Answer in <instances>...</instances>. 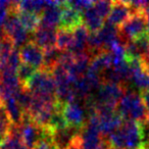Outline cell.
<instances>
[{
    "mask_svg": "<svg viewBox=\"0 0 149 149\" xmlns=\"http://www.w3.org/2000/svg\"><path fill=\"white\" fill-rule=\"evenodd\" d=\"M110 149H114V148H112V147H111V148H110Z\"/></svg>",
    "mask_w": 149,
    "mask_h": 149,
    "instance_id": "obj_30",
    "label": "cell"
},
{
    "mask_svg": "<svg viewBox=\"0 0 149 149\" xmlns=\"http://www.w3.org/2000/svg\"><path fill=\"white\" fill-rule=\"evenodd\" d=\"M126 90L127 87L122 84L102 81L97 91L92 96V99L96 105L116 108Z\"/></svg>",
    "mask_w": 149,
    "mask_h": 149,
    "instance_id": "obj_3",
    "label": "cell"
},
{
    "mask_svg": "<svg viewBox=\"0 0 149 149\" xmlns=\"http://www.w3.org/2000/svg\"><path fill=\"white\" fill-rule=\"evenodd\" d=\"M116 111L124 120H134L146 124L147 112L141 93L135 90H126L116 106Z\"/></svg>",
    "mask_w": 149,
    "mask_h": 149,
    "instance_id": "obj_2",
    "label": "cell"
},
{
    "mask_svg": "<svg viewBox=\"0 0 149 149\" xmlns=\"http://www.w3.org/2000/svg\"><path fill=\"white\" fill-rule=\"evenodd\" d=\"M15 10L27 11V13H36L41 15L44 9L47 7V1H34V0H24V1H15L13 2Z\"/></svg>",
    "mask_w": 149,
    "mask_h": 149,
    "instance_id": "obj_18",
    "label": "cell"
},
{
    "mask_svg": "<svg viewBox=\"0 0 149 149\" xmlns=\"http://www.w3.org/2000/svg\"><path fill=\"white\" fill-rule=\"evenodd\" d=\"M37 72V70L33 66L29 65L27 63L22 62L21 65L19 66V68L17 70V76L19 79V83L23 87H25L28 84V82L33 78L34 74Z\"/></svg>",
    "mask_w": 149,
    "mask_h": 149,
    "instance_id": "obj_22",
    "label": "cell"
},
{
    "mask_svg": "<svg viewBox=\"0 0 149 149\" xmlns=\"http://www.w3.org/2000/svg\"><path fill=\"white\" fill-rule=\"evenodd\" d=\"M139 149H141V148H139Z\"/></svg>",
    "mask_w": 149,
    "mask_h": 149,
    "instance_id": "obj_31",
    "label": "cell"
},
{
    "mask_svg": "<svg viewBox=\"0 0 149 149\" xmlns=\"http://www.w3.org/2000/svg\"><path fill=\"white\" fill-rule=\"evenodd\" d=\"M72 32L57 29L56 34V47L61 51H68L72 44Z\"/></svg>",
    "mask_w": 149,
    "mask_h": 149,
    "instance_id": "obj_21",
    "label": "cell"
},
{
    "mask_svg": "<svg viewBox=\"0 0 149 149\" xmlns=\"http://www.w3.org/2000/svg\"><path fill=\"white\" fill-rule=\"evenodd\" d=\"M19 51L22 62L33 66L37 70L43 68L44 51L32 40H30L23 47L19 48Z\"/></svg>",
    "mask_w": 149,
    "mask_h": 149,
    "instance_id": "obj_8",
    "label": "cell"
},
{
    "mask_svg": "<svg viewBox=\"0 0 149 149\" xmlns=\"http://www.w3.org/2000/svg\"><path fill=\"white\" fill-rule=\"evenodd\" d=\"M80 129L66 127L61 130L53 131L52 141L56 149H68L74 143L80 133Z\"/></svg>",
    "mask_w": 149,
    "mask_h": 149,
    "instance_id": "obj_13",
    "label": "cell"
},
{
    "mask_svg": "<svg viewBox=\"0 0 149 149\" xmlns=\"http://www.w3.org/2000/svg\"><path fill=\"white\" fill-rule=\"evenodd\" d=\"M56 34H57L56 29L40 26L33 33L31 40L41 49L46 50L56 46Z\"/></svg>",
    "mask_w": 149,
    "mask_h": 149,
    "instance_id": "obj_12",
    "label": "cell"
},
{
    "mask_svg": "<svg viewBox=\"0 0 149 149\" xmlns=\"http://www.w3.org/2000/svg\"><path fill=\"white\" fill-rule=\"evenodd\" d=\"M44 51V60H43V68L42 70L51 72L54 68L58 64L61 56L62 51L57 47H52L49 49L43 50Z\"/></svg>",
    "mask_w": 149,
    "mask_h": 149,
    "instance_id": "obj_20",
    "label": "cell"
},
{
    "mask_svg": "<svg viewBox=\"0 0 149 149\" xmlns=\"http://www.w3.org/2000/svg\"><path fill=\"white\" fill-rule=\"evenodd\" d=\"M62 2L60 1H47V7L41 13L40 26L55 29L59 26L61 15Z\"/></svg>",
    "mask_w": 149,
    "mask_h": 149,
    "instance_id": "obj_10",
    "label": "cell"
},
{
    "mask_svg": "<svg viewBox=\"0 0 149 149\" xmlns=\"http://www.w3.org/2000/svg\"><path fill=\"white\" fill-rule=\"evenodd\" d=\"M83 25L82 13L70 7L66 1H62L61 15L58 29L66 30V31H74L78 27Z\"/></svg>",
    "mask_w": 149,
    "mask_h": 149,
    "instance_id": "obj_9",
    "label": "cell"
},
{
    "mask_svg": "<svg viewBox=\"0 0 149 149\" xmlns=\"http://www.w3.org/2000/svg\"><path fill=\"white\" fill-rule=\"evenodd\" d=\"M82 19H83V23L85 24L84 26L87 28L90 33H97L104 25V19L96 11L94 4L93 6L82 13Z\"/></svg>",
    "mask_w": 149,
    "mask_h": 149,
    "instance_id": "obj_15",
    "label": "cell"
},
{
    "mask_svg": "<svg viewBox=\"0 0 149 149\" xmlns=\"http://www.w3.org/2000/svg\"><path fill=\"white\" fill-rule=\"evenodd\" d=\"M23 143L28 149H34L44 135V128L38 126L27 112H24L23 120L19 126Z\"/></svg>",
    "mask_w": 149,
    "mask_h": 149,
    "instance_id": "obj_6",
    "label": "cell"
},
{
    "mask_svg": "<svg viewBox=\"0 0 149 149\" xmlns=\"http://www.w3.org/2000/svg\"><path fill=\"white\" fill-rule=\"evenodd\" d=\"M96 35H97L101 45L103 46L104 50H107V48L120 38L118 28L107 23L102 26V28L96 33Z\"/></svg>",
    "mask_w": 149,
    "mask_h": 149,
    "instance_id": "obj_16",
    "label": "cell"
},
{
    "mask_svg": "<svg viewBox=\"0 0 149 149\" xmlns=\"http://www.w3.org/2000/svg\"><path fill=\"white\" fill-rule=\"evenodd\" d=\"M24 88L29 90L33 95L56 97V87L52 74L45 70H37Z\"/></svg>",
    "mask_w": 149,
    "mask_h": 149,
    "instance_id": "obj_5",
    "label": "cell"
},
{
    "mask_svg": "<svg viewBox=\"0 0 149 149\" xmlns=\"http://www.w3.org/2000/svg\"><path fill=\"white\" fill-rule=\"evenodd\" d=\"M3 103H4L5 107L7 109V112H8L9 116H10L11 120H13V126H19L22 120H23L24 110L19 105L15 96H11V97L4 99L3 100Z\"/></svg>",
    "mask_w": 149,
    "mask_h": 149,
    "instance_id": "obj_19",
    "label": "cell"
},
{
    "mask_svg": "<svg viewBox=\"0 0 149 149\" xmlns=\"http://www.w3.org/2000/svg\"><path fill=\"white\" fill-rule=\"evenodd\" d=\"M15 11H17V17H19L21 25L23 26L29 33H34V32L40 27L41 17H40L39 15H36V13H27V11H19V10H15Z\"/></svg>",
    "mask_w": 149,
    "mask_h": 149,
    "instance_id": "obj_17",
    "label": "cell"
},
{
    "mask_svg": "<svg viewBox=\"0 0 149 149\" xmlns=\"http://www.w3.org/2000/svg\"><path fill=\"white\" fill-rule=\"evenodd\" d=\"M131 15H132V10L127 1H113L111 10H110L108 17H106V23L118 28Z\"/></svg>",
    "mask_w": 149,
    "mask_h": 149,
    "instance_id": "obj_11",
    "label": "cell"
},
{
    "mask_svg": "<svg viewBox=\"0 0 149 149\" xmlns=\"http://www.w3.org/2000/svg\"><path fill=\"white\" fill-rule=\"evenodd\" d=\"M10 1H0V37L4 35L3 33V25L8 15L10 8Z\"/></svg>",
    "mask_w": 149,
    "mask_h": 149,
    "instance_id": "obj_26",
    "label": "cell"
},
{
    "mask_svg": "<svg viewBox=\"0 0 149 149\" xmlns=\"http://www.w3.org/2000/svg\"><path fill=\"white\" fill-rule=\"evenodd\" d=\"M0 102H3V101H2V99H1V96H0Z\"/></svg>",
    "mask_w": 149,
    "mask_h": 149,
    "instance_id": "obj_29",
    "label": "cell"
},
{
    "mask_svg": "<svg viewBox=\"0 0 149 149\" xmlns=\"http://www.w3.org/2000/svg\"><path fill=\"white\" fill-rule=\"evenodd\" d=\"M21 63H22V59H21V56H19V51L17 49H15L11 52L10 55H9L8 59L6 61V64L4 66L8 68V70H13V72H17V70L21 65Z\"/></svg>",
    "mask_w": 149,
    "mask_h": 149,
    "instance_id": "obj_24",
    "label": "cell"
},
{
    "mask_svg": "<svg viewBox=\"0 0 149 149\" xmlns=\"http://www.w3.org/2000/svg\"><path fill=\"white\" fill-rule=\"evenodd\" d=\"M107 140L114 149H139L144 141L143 124L124 120L122 126L108 136Z\"/></svg>",
    "mask_w": 149,
    "mask_h": 149,
    "instance_id": "obj_1",
    "label": "cell"
},
{
    "mask_svg": "<svg viewBox=\"0 0 149 149\" xmlns=\"http://www.w3.org/2000/svg\"><path fill=\"white\" fill-rule=\"evenodd\" d=\"M61 111L68 127L77 128L80 130L84 128L88 118L84 102L72 101L63 103Z\"/></svg>",
    "mask_w": 149,
    "mask_h": 149,
    "instance_id": "obj_7",
    "label": "cell"
},
{
    "mask_svg": "<svg viewBox=\"0 0 149 149\" xmlns=\"http://www.w3.org/2000/svg\"><path fill=\"white\" fill-rule=\"evenodd\" d=\"M148 33V25L145 13H134L118 27V35L125 44Z\"/></svg>",
    "mask_w": 149,
    "mask_h": 149,
    "instance_id": "obj_4",
    "label": "cell"
},
{
    "mask_svg": "<svg viewBox=\"0 0 149 149\" xmlns=\"http://www.w3.org/2000/svg\"><path fill=\"white\" fill-rule=\"evenodd\" d=\"M66 3L70 7H72L74 9H76L81 13H83L88 8L93 6L94 4L93 1H88V0H74V1H66Z\"/></svg>",
    "mask_w": 149,
    "mask_h": 149,
    "instance_id": "obj_25",
    "label": "cell"
},
{
    "mask_svg": "<svg viewBox=\"0 0 149 149\" xmlns=\"http://www.w3.org/2000/svg\"><path fill=\"white\" fill-rule=\"evenodd\" d=\"M145 15H146V19H147V25H148V32H149V6L146 8L145 10Z\"/></svg>",
    "mask_w": 149,
    "mask_h": 149,
    "instance_id": "obj_28",
    "label": "cell"
},
{
    "mask_svg": "<svg viewBox=\"0 0 149 149\" xmlns=\"http://www.w3.org/2000/svg\"><path fill=\"white\" fill-rule=\"evenodd\" d=\"M112 3L113 1H105V0H100V1H96L94 2V7H95L96 11L99 13V15L102 19H106L109 15L110 10H111Z\"/></svg>",
    "mask_w": 149,
    "mask_h": 149,
    "instance_id": "obj_23",
    "label": "cell"
},
{
    "mask_svg": "<svg viewBox=\"0 0 149 149\" xmlns=\"http://www.w3.org/2000/svg\"><path fill=\"white\" fill-rule=\"evenodd\" d=\"M141 96H142V99H143L144 104H145V108H146L147 120L149 122V92L142 91V92H141Z\"/></svg>",
    "mask_w": 149,
    "mask_h": 149,
    "instance_id": "obj_27",
    "label": "cell"
},
{
    "mask_svg": "<svg viewBox=\"0 0 149 149\" xmlns=\"http://www.w3.org/2000/svg\"><path fill=\"white\" fill-rule=\"evenodd\" d=\"M89 31L84 25L78 27L72 31V44L68 51L72 52V54H80L87 51V43L89 38Z\"/></svg>",
    "mask_w": 149,
    "mask_h": 149,
    "instance_id": "obj_14",
    "label": "cell"
}]
</instances>
